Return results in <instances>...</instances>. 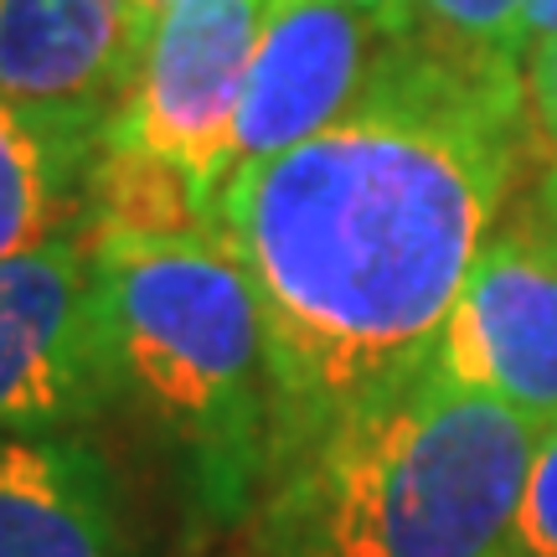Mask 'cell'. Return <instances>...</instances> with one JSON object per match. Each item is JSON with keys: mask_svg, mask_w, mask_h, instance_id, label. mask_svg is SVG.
<instances>
[{"mask_svg": "<svg viewBox=\"0 0 557 557\" xmlns=\"http://www.w3.org/2000/svg\"><path fill=\"white\" fill-rule=\"evenodd\" d=\"M124 5H129V16H135V26H139V32L150 37V26H156V21L165 16L171 5H181V0H124Z\"/></svg>", "mask_w": 557, "mask_h": 557, "instance_id": "16", "label": "cell"}, {"mask_svg": "<svg viewBox=\"0 0 557 557\" xmlns=\"http://www.w3.org/2000/svg\"><path fill=\"white\" fill-rule=\"evenodd\" d=\"M387 41L393 32H382L357 5L269 0L233 124V171L331 129L372 83Z\"/></svg>", "mask_w": 557, "mask_h": 557, "instance_id": "7", "label": "cell"}, {"mask_svg": "<svg viewBox=\"0 0 557 557\" xmlns=\"http://www.w3.org/2000/svg\"><path fill=\"white\" fill-rule=\"evenodd\" d=\"M521 83H527V120H532V156H542L537 186L527 191L521 218L537 227L542 238L557 243V37L537 41L521 58Z\"/></svg>", "mask_w": 557, "mask_h": 557, "instance_id": "12", "label": "cell"}, {"mask_svg": "<svg viewBox=\"0 0 557 557\" xmlns=\"http://www.w3.org/2000/svg\"><path fill=\"white\" fill-rule=\"evenodd\" d=\"M532 156L517 62L403 32L331 129L238 165L212 201L274 367V470L418 377Z\"/></svg>", "mask_w": 557, "mask_h": 557, "instance_id": "1", "label": "cell"}, {"mask_svg": "<svg viewBox=\"0 0 557 557\" xmlns=\"http://www.w3.org/2000/svg\"><path fill=\"white\" fill-rule=\"evenodd\" d=\"M103 135L0 99V263L83 227Z\"/></svg>", "mask_w": 557, "mask_h": 557, "instance_id": "10", "label": "cell"}, {"mask_svg": "<svg viewBox=\"0 0 557 557\" xmlns=\"http://www.w3.org/2000/svg\"><path fill=\"white\" fill-rule=\"evenodd\" d=\"M506 557H557V423L542 429V444H537V459H532V475H527V491H521Z\"/></svg>", "mask_w": 557, "mask_h": 557, "instance_id": "13", "label": "cell"}, {"mask_svg": "<svg viewBox=\"0 0 557 557\" xmlns=\"http://www.w3.org/2000/svg\"><path fill=\"white\" fill-rule=\"evenodd\" d=\"M537 418L434 367L310 438L259 496L263 557H506Z\"/></svg>", "mask_w": 557, "mask_h": 557, "instance_id": "2", "label": "cell"}, {"mask_svg": "<svg viewBox=\"0 0 557 557\" xmlns=\"http://www.w3.org/2000/svg\"><path fill=\"white\" fill-rule=\"evenodd\" d=\"M0 557H135L114 470L78 434H0Z\"/></svg>", "mask_w": 557, "mask_h": 557, "instance_id": "9", "label": "cell"}, {"mask_svg": "<svg viewBox=\"0 0 557 557\" xmlns=\"http://www.w3.org/2000/svg\"><path fill=\"white\" fill-rule=\"evenodd\" d=\"M547 37H557V0H527L521 5V58Z\"/></svg>", "mask_w": 557, "mask_h": 557, "instance_id": "15", "label": "cell"}, {"mask_svg": "<svg viewBox=\"0 0 557 557\" xmlns=\"http://www.w3.org/2000/svg\"><path fill=\"white\" fill-rule=\"evenodd\" d=\"M120 393L191 465L207 511L259 506L274 465V367L253 278L218 233L94 238Z\"/></svg>", "mask_w": 557, "mask_h": 557, "instance_id": "3", "label": "cell"}, {"mask_svg": "<svg viewBox=\"0 0 557 557\" xmlns=\"http://www.w3.org/2000/svg\"><path fill=\"white\" fill-rule=\"evenodd\" d=\"M139 47L124 0H0V99L109 129Z\"/></svg>", "mask_w": 557, "mask_h": 557, "instance_id": "8", "label": "cell"}, {"mask_svg": "<svg viewBox=\"0 0 557 557\" xmlns=\"http://www.w3.org/2000/svg\"><path fill=\"white\" fill-rule=\"evenodd\" d=\"M341 5H357L361 16H372L382 32H393V37H403V32L418 26V0H341Z\"/></svg>", "mask_w": 557, "mask_h": 557, "instance_id": "14", "label": "cell"}, {"mask_svg": "<svg viewBox=\"0 0 557 557\" xmlns=\"http://www.w3.org/2000/svg\"><path fill=\"white\" fill-rule=\"evenodd\" d=\"M444 382L557 423V248L527 218H500L429 357Z\"/></svg>", "mask_w": 557, "mask_h": 557, "instance_id": "6", "label": "cell"}, {"mask_svg": "<svg viewBox=\"0 0 557 557\" xmlns=\"http://www.w3.org/2000/svg\"><path fill=\"white\" fill-rule=\"evenodd\" d=\"M263 11L269 0L171 5L139 47L129 94L103 139L176 165L218 201L222 181L233 171V124L263 32Z\"/></svg>", "mask_w": 557, "mask_h": 557, "instance_id": "5", "label": "cell"}, {"mask_svg": "<svg viewBox=\"0 0 557 557\" xmlns=\"http://www.w3.org/2000/svg\"><path fill=\"white\" fill-rule=\"evenodd\" d=\"M521 5L527 0H418L413 32L465 58L521 67Z\"/></svg>", "mask_w": 557, "mask_h": 557, "instance_id": "11", "label": "cell"}, {"mask_svg": "<svg viewBox=\"0 0 557 557\" xmlns=\"http://www.w3.org/2000/svg\"><path fill=\"white\" fill-rule=\"evenodd\" d=\"M120 398L88 227L0 263V434H73Z\"/></svg>", "mask_w": 557, "mask_h": 557, "instance_id": "4", "label": "cell"}, {"mask_svg": "<svg viewBox=\"0 0 557 557\" xmlns=\"http://www.w3.org/2000/svg\"><path fill=\"white\" fill-rule=\"evenodd\" d=\"M547 243H553V238H547ZM553 248H557V243H553Z\"/></svg>", "mask_w": 557, "mask_h": 557, "instance_id": "17", "label": "cell"}]
</instances>
